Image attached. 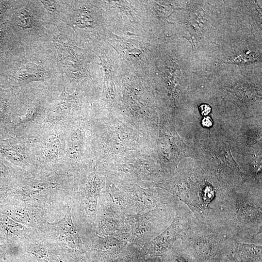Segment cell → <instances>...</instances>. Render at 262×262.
<instances>
[{
    "mask_svg": "<svg viewBox=\"0 0 262 262\" xmlns=\"http://www.w3.org/2000/svg\"><path fill=\"white\" fill-rule=\"evenodd\" d=\"M17 19L19 26L24 28L32 27V20L28 12L22 9L17 13Z\"/></svg>",
    "mask_w": 262,
    "mask_h": 262,
    "instance_id": "5",
    "label": "cell"
},
{
    "mask_svg": "<svg viewBox=\"0 0 262 262\" xmlns=\"http://www.w3.org/2000/svg\"><path fill=\"white\" fill-rule=\"evenodd\" d=\"M61 232L66 241L71 244L72 246H77L80 242L78 232L72 223L70 210L67 211L66 217L60 223Z\"/></svg>",
    "mask_w": 262,
    "mask_h": 262,
    "instance_id": "2",
    "label": "cell"
},
{
    "mask_svg": "<svg viewBox=\"0 0 262 262\" xmlns=\"http://www.w3.org/2000/svg\"><path fill=\"white\" fill-rule=\"evenodd\" d=\"M3 13V10L2 7L0 5V17L1 16L2 14Z\"/></svg>",
    "mask_w": 262,
    "mask_h": 262,
    "instance_id": "9",
    "label": "cell"
},
{
    "mask_svg": "<svg viewBox=\"0 0 262 262\" xmlns=\"http://www.w3.org/2000/svg\"><path fill=\"white\" fill-rule=\"evenodd\" d=\"M188 221L178 215L172 224L160 235L150 242L154 251L162 253L170 248L175 241L187 232L189 228Z\"/></svg>",
    "mask_w": 262,
    "mask_h": 262,
    "instance_id": "1",
    "label": "cell"
},
{
    "mask_svg": "<svg viewBox=\"0 0 262 262\" xmlns=\"http://www.w3.org/2000/svg\"><path fill=\"white\" fill-rule=\"evenodd\" d=\"M199 111L203 115H208L211 111V108L208 104H202L199 106Z\"/></svg>",
    "mask_w": 262,
    "mask_h": 262,
    "instance_id": "6",
    "label": "cell"
},
{
    "mask_svg": "<svg viewBox=\"0 0 262 262\" xmlns=\"http://www.w3.org/2000/svg\"><path fill=\"white\" fill-rule=\"evenodd\" d=\"M202 125L206 128L211 127L213 125V121L210 116H205L202 120Z\"/></svg>",
    "mask_w": 262,
    "mask_h": 262,
    "instance_id": "7",
    "label": "cell"
},
{
    "mask_svg": "<svg viewBox=\"0 0 262 262\" xmlns=\"http://www.w3.org/2000/svg\"><path fill=\"white\" fill-rule=\"evenodd\" d=\"M44 153L47 159H53L58 157L61 151V144L56 136H50L46 140Z\"/></svg>",
    "mask_w": 262,
    "mask_h": 262,
    "instance_id": "4",
    "label": "cell"
},
{
    "mask_svg": "<svg viewBox=\"0 0 262 262\" xmlns=\"http://www.w3.org/2000/svg\"><path fill=\"white\" fill-rule=\"evenodd\" d=\"M1 37V29L0 28V40Z\"/></svg>",
    "mask_w": 262,
    "mask_h": 262,
    "instance_id": "10",
    "label": "cell"
},
{
    "mask_svg": "<svg viewBox=\"0 0 262 262\" xmlns=\"http://www.w3.org/2000/svg\"><path fill=\"white\" fill-rule=\"evenodd\" d=\"M237 251L241 256V259L244 261H249L259 260L261 258V246L253 244H245L235 243Z\"/></svg>",
    "mask_w": 262,
    "mask_h": 262,
    "instance_id": "3",
    "label": "cell"
},
{
    "mask_svg": "<svg viewBox=\"0 0 262 262\" xmlns=\"http://www.w3.org/2000/svg\"><path fill=\"white\" fill-rule=\"evenodd\" d=\"M42 3L45 5L46 8L50 11H53L55 9V3L54 1H42Z\"/></svg>",
    "mask_w": 262,
    "mask_h": 262,
    "instance_id": "8",
    "label": "cell"
}]
</instances>
